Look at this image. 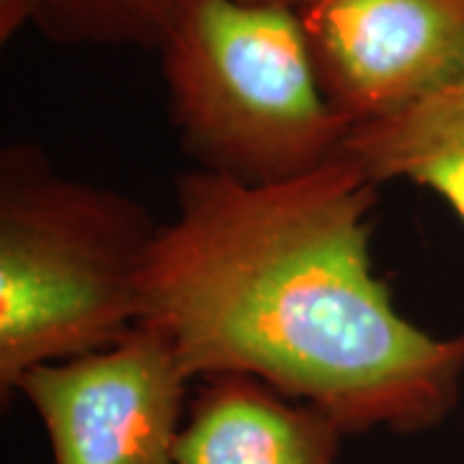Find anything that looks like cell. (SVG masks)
Returning a JSON list of instances; mask_svg holds the SVG:
<instances>
[{
    "instance_id": "6da1fadb",
    "label": "cell",
    "mask_w": 464,
    "mask_h": 464,
    "mask_svg": "<svg viewBox=\"0 0 464 464\" xmlns=\"http://www.w3.org/2000/svg\"><path fill=\"white\" fill-rule=\"evenodd\" d=\"M377 201L380 183L346 152L271 186L183 173L140 323L194 382L250 374L346 436L431 431L462 398L464 333L433 335L398 310L372 264Z\"/></svg>"
},
{
    "instance_id": "7a4b0ae2",
    "label": "cell",
    "mask_w": 464,
    "mask_h": 464,
    "mask_svg": "<svg viewBox=\"0 0 464 464\" xmlns=\"http://www.w3.org/2000/svg\"><path fill=\"white\" fill-rule=\"evenodd\" d=\"M158 232L132 197L63 176L34 145L3 150V405L34 366L116 346L140 325Z\"/></svg>"
},
{
    "instance_id": "3957f363",
    "label": "cell",
    "mask_w": 464,
    "mask_h": 464,
    "mask_svg": "<svg viewBox=\"0 0 464 464\" xmlns=\"http://www.w3.org/2000/svg\"><path fill=\"white\" fill-rule=\"evenodd\" d=\"M158 50L170 121L197 170L271 186L343 155L353 127L317 81L295 5L183 0Z\"/></svg>"
},
{
    "instance_id": "277c9868",
    "label": "cell",
    "mask_w": 464,
    "mask_h": 464,
    "mask_svg": "<svg viewBox=\"0 0 464 464\" xmlns=\"http://www.w3.org/2000/svg\"><path fill=\"white\" fill-rule=\"evenodd\" d=\"M194 380L168 338L140 323L116 346L34 366L16 392L52 464H176Z\"/></svg>"
},
{
    "instance_id": "5b68a950",
    "label": "cell",
    "mask_w": 464,
    "mask_h": 464,
    "mask_svg": "<svg viewBox=\"0 0 464 464\" xmlns=\"http://www.w3.org/2000/svg\"><path fill=\"white\" fill-rule=\"evenodd\" d=\"M317 81L362 127L398 116L464 70V0H304Z\"/></svg>"
},
{
    "instance_id": "8992f818",
    "label": "cell",
    "mask_w": 464,
    "mask_h": 464,
    "mask_svg": "<svg viewBox=\"0 0 464 464\" xmlns=\"http://www.w3.org/2000/svg\"><path fill=\"white\" fill-rule=\"evenodd\" d=\"M343 429L250 374L197 382L176 464H341Z\"/></svg>"
},
{
    "instance_id": "52a82bcc",
    "label": "cell",
    "mask_w": 464,
    "mask_h": 464,
    "mask_svg": "<svg viewBox=\"0 0 464 464\" xmlns=\"http://www.w3.org/2000/svg\"><path fill=\"white\" fill-rule=\"evenodd\" d=\"M346 155L380 183L433 191L464 225V70L398 116L353 127Z\"/></svg>"
},
{
    "instance_id": "ba28073f",
    "label": "cell",
    "mask_w": 464,
    "mask_h": 464,
    "mask_svg": "<svg viewBox=\"0 0 464 464\" xmlns=\"http://www.w3.org/2000/svg\"><path fill=\"white\" fill-rule=\"evenodd\" d=\"M183 0H0V39L36 26L60 44L160 47Z\"/></svg>"
},
{
    "instance_id": "9c48e42d",
    "label": "cell",
    "mask_w": 464,
    "mask_h": 464,
    "mask_svg": "<svg viewBox=\"0 0 464 464\" xmlns=\"http://www.w3.org/2000/svg\"><path fill=\"white\" fill-rule=\"evenodd\" d=\"M250 3H284V5H295L297 8L304 0H250Z\"/></svg>"
}]
</instances>
